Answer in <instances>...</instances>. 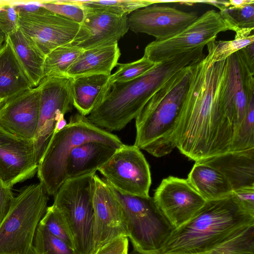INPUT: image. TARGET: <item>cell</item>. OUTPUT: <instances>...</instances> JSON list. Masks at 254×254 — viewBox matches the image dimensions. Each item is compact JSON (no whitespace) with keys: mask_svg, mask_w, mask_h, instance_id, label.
Here are the masks:
<instances>
[{"mask_svg":"<svg viewBox=\"0 0 254 254\" xmlns=\"http://www.w3.org/2000/svg\"><path fill=\"white\" fill-rule=\"evenodd\" d=\"M208 54L191 66L189 85L175 132L176 148L195 162L230 151L220 91L226 59L212 63Z\"/></svg>","mask_w":254,"mask_h":254,"instance_id":"6da1fadb","label":"cell"},{"mask_svg":"<svg viewBox=\"0 0 254 254\" xmlns=\"http://www.w3.org/2000/svg\"><path fill=\"white\" fill-rule=\"evenodd\" d=\"M204 47L193 48L166 60L133 80L110 84L105 95L87 119L108 131L122 130L136 118L149 100L169 79L204 57Z\"/></svg>","mask_w":254,"mask_h":254,"instance_id":"7a4b0ae2","label":"cell"},{"mask_svg":"<svg viewBox=\"0 0 254 254\" xmlns=\"http://www.w3.org/2000/svg\"><path fill=\"white\" fill-rule=\"evenodd\" d=\"M254 225V215L231 195L206 201L187 222L175 229L160 252L165 254H207Z\"/></svg>","mask_w":254,"mask_h":254,"instance_id":"3957f363","label":"cell"},{"mask_svg":"<svg viewBox=\"0 0 254 254\" xmlns=\"http://www.w3.org/2000/svg\"><path fill=\"white\" fill-rule=\"evenodd\" d=\"M193 65L173 76L142 109L135 119L134 145L156 157L169 154L176 148V130Z\"/></svg>","mask_w":254,"mask_h":254,"instance_id":"277c9868","label":"cell"},{"mask_svg":"<svg viewBox=\"0 0 254 254\" xmlns=\"http://www.w3.org/2000/svg\"><path fill=\"white\" fill-rule=\"evenodd\" d=\"M98 141L119 148L123 144L115 134L99 128L79 113L71 116L61 130L54 133L38 164L37 176L49 195H55L66 180L67 159L77 146Z\"/></svg>","mask_w":254,"mask_h":254,"instance_id":"5b68a950","label":"cell"},{"mask_svg":"<svg viewBox=\"0 0 254 254\" xmlns=\"http://www.w3.org/2000/svg\"><path fill=\"white\" fill-rule=\"evenodd\" d=\"M49 195L40 183L23 187L0 224V254H33L38 226Z\"/></svg>","mask_w":254,"mask_h":254,"instance_id":"8992f818","label":"cell"},{"mask_svg":"<svg viewBox=\"0 0 254 254\" xmlns=\"http://www.w3.org/2000/svg\"><path fill=\"white\" fill-rule=\"evenodd\" d=\"M254 44L226 59L220 102L231 151L246 118L249 108L254 102Z\"/></svg>","mask_w":254,"mask_h":254,"instance_id":"52a82bcc","label":"cell"},{"mask_svg":"<svg viewBox=\"0 0 254 254\" xmlns=\"http://www.w3.org/2000/svg\"><path fill=\"white\" fill-rule=\"evenodd\" d=\"M95 174L94 172L66 179L54 195L53 205L67 224L76 254H92L93 252Z\"/></svg>","mask_w":254,"mask_h":254,"instance_id":"ba28073f","label":"cell"},{"mask_svg":"<svg viewBox=\"0 0 254 254\" xmlns=\"http://www.w3.org/2000/svg\"><path fill=\"white\" fill-rule=\"evenodd\" d=\"M111 187L123 208L133 249L142 254L160 252L175 228L153 197L128 195Z\"/></svg>","mask_w":254,"mask_h":254,"instance_id":"9c48e42d","label":"cell"},{"mask_svg":"<svg viewBox=\"0 0 254 254\" xmlns=\"http://www.w3.org/2000/svg\"><path fill=\"white\" fill-rule=\"evenodd\" d=\"M228 30L233 31V27L220 12L209 10L176 35L150 43L146 46L143 57L158 64L190 49L205 46L216 39L219 33Z\"/></svg>","mask_w":254,"mask_h":254,"instance_id":"30bf717a","label":"cell"},{"mask_svg":"<svg viewBox=\"0 0 254 254\" xmlns=\"http://www.w3.org/2000/svg\"><path fill=\"white\" fill-rule=\"evenodd\" d=\"M98 171L111 187L122 193L149 196V165L140 149L134 145L123 144Z\"/></svg>","mask_w":254,"mask_h":254,"instance_id":"8fae6325","label":"cell"},{"mask_svg":"<svg viewBox=\"0 0 254 254\" xmlns=\"http://www.w3.org/2000/svg\"><path fill=\"white\" fill-rule=\"evenodd\" d=\"M71 80L67 77L48 76L43 78L38 85L39 119L33 140L38 164L53 135L57 122L72 109Z\"/></svg>","mask_w":254,"mask_h":254,"instance_id":"7c38bea8","label":"cell"},{"mask_svg":"<svg viewBox=\"0 0 254 254\" xmlns=\"http://www.w3.org/2000/svg\"><path fill=\"white\" fill-rule=\"evenodd\" d=\"M18 12L19 28L46 55L58 47L70 43L80 28V24L46 9L39 1L32 10Z\"/></svg>","mask_w":254,"mask_h":254,"instance_id":"4fadbf2b","label":"cell"},{"mask_svg":"<svg viewBox=\"0 0 254 254\" xmlns=\"http://www.w3.org/2000/svg\"><path fill=\"white\" fill-rule=\"evenodd\" d=\"M153 198L175 229L189 221L206 201L187 179L174 176L162 180Z\"/></svg>","mask_w":254,"mask_h":254,"instance_id":"5bb4252c","label":"cell"},{"mask_svg":"<svg viewBox=\"0 0 254 254\" xmlns=\"http://www.w3.org/2000/svg\"><path fill=\"white\" fill-rule=\"evenodd\" d=\"M94 181L92 254L99 248L116 238L127 237L125 213L120 201L104 179L95 174Z\"/></svg>","mask_w":254,"mask_h":254,"instance_id":"9a60e30c","label":"cell"},{"mask_svg":"<svg viewBox=\"0 0 254 254\" xmlns=\"http://www.w3.org/2000/svg\"><path fill=\"white\" fill-rule=\"evenodd\" d=\"M195 12L156 4L137 9L128 17L129 29L145 33L162 41L171 38L185 29L198 17Z\"/></svg>","mask_w":254,"mask_h":254,"instance_id":"2e32d148","label":"cell"},{"mask_svg":"<svg viewBox=\"0 0 254 254\" xmlns=\"http://www.w3.org/2000/svg\"><path fill=\"white\" fill-rule=\"evenodd\" d=\"M33 139H24L0 127V179L7 187L32 178L37 172Z\"/></svg>","mask_w":254,"mask_h":254,"instance_id":"e0dca14e","label":"cell"},{"mask_svg":"<svg viewBox=\"0 0 254 254\" xmlns=\"http://www.w3.org/2000/svg\"><path fill=\"white\" fill-rule=\"evenodd\" d=\"M40 110L39 86L6 100L0 108V127L24 139L34 140Z\"/></svg>","mask_w":254,"mask_h":254,"instance_id":"ac0fdd59","label":"cell"},{"mask_svg":"<svg viewBox=\"0 0 254 254\" xmlns=\"http://www.w3.org/2000/svg\"><path fill=\"white\" fill-rule=\"evenodd\" d=\"M85 10L84 18L75 37L70 43L74 46L85 50L114 45L129 29L127 16Z\"/></svg>","mask_w":254,"mask_h":254,"instance_id":"d6986e66","label":"cell"},{"mask_svg":"<svg viewBox=\"0 0 254 254\" xmlns=\"http://www.w3.org/2000/svg\"><path fill=\"white\" fill-rule=\"evenodd\" d=\"M198 161L220 171L229 183L233 191L254 187V148L226 152Z\"/></svg>","mask_w":254,"mask_h":254,"instance_id":"ffe728a7","label":"cell"},{"mask_svg":"<svg viewBox=\"0 0 254 254\" xmlns=\"http://www.w3.org/2000/svg\"><path fill=\"white\" fill-rule=\"evenodd\" d=\"M118 148L92 140L80 144L70 152L65 169L66 180L96 171L106 163Z\"/></svg>","mask_w":254,"mask_h":254,"instance_id":"44dd1931","label":"cell"},{"mask_svg":"<svg viewBox=\"0 0 254 254\" xmlns=\"http://www.w3.org/2000/svg\"><path fill=\"white\" fill-rule=\"evenodd\" d=\"M120 56L118 43L83 50L68 69L66 76L74 78L94 74L111 75Z\"/></svg>","mask_w":254,"mask_h":254,"instance_id":"7402d4cb","label":"cell"},{"mask_svg":"<svg viewBox=\"0 0 254 254\" xmlns=\"http://www.w3.org/2000/svg\"><path fill=\"white\" fill-rule=\"evenodd\" d=\"M33 85L7 38L0 48V99L6 100Z\"/></svg>","mask_w":254,"mask_h":254,"instance_id":"603a6c76","label":"cell"},{"mask_svg":"<svg viewBox=\"0 0 254 254\" xmlns=\"http://www.w3.org/2000/svg\"><path fill=\"white\" fill-rule=\"evenodd\" d=\"M110 76L94 74L71 78L73 106L79 114L87 116L104 97L110 86Z\"/></svg>","mask_w":254,"mask_h":254,"instance_id":"cb8c5ba5","label":"cell"},{"mask_svg":"<svg viewBox=\"0 0 254 254\" xmlns=\"http://www.w3.org/2000/svg\"><path fill=\"white\" fill-rule=\"evenodd\" d=\"M187 179L206 201L223 198L233 192L229 183L220 171L199 161L195 162Z\"/></svg>","mask_w":254,"mask_h":254,"instance_id":"d4e9b609","label":"cell"},{"mask_svg":"<svg viewBox=\"0 0 254 254\" xmlns=\"http://www.w3.org/2000/svg\"><path fill=\"white\" fill-rule=\"evenodd\" d=\"M6 38L9 41L33 87H37L43 79L46 55L19 28Z\"/></svg>","mask_w":254,"mask_h":254,"instance_id":"484cf974","label":"cell"},{"mask_svg":"<svg viewBox=\"0 0 254 254\" xmlns=\"http://www.w3.org/2000/svg\"><path fill=\"white\" fill-rule=\"evenodd\" d=\"M83 50L70 43L53 50L46 55L43 78L48 76L67 77L68 69Z\"/></svg>","mask_w":254,"mask_h":254,"instance_id":"4316f807","label":"cell"},{"mask_svg":"<svg viewBox=\"0 0 254 254\" xmlns=\"http://www.w3.org/2000/svg\"><path fill=\"white\" fill-rule=\"evenodd\" d=\"M85 9L109 12L127 16L134 11L155 4L151 0H74Z\"/></svg>","mask_w":254,"mask_h":254,"instance_id":"83f0119b","label":"cell"},{"mask_svg":"<svg viewBox=\"0 0 254 254\" xmlns=\"http://www.w3.org/2000/svg\"><path fill=\"white\" fill-rule=\"evenodd\" d=\"M236 32L235 38H245L253 34L254 29V3L238 9L220 11Z\"/></svg>","mask_w":254,"mask_h":254,"instance_id":"f1b7e54d","label":"cell"},{"mask_svg":"<svg viewBox=\"0 0 254 254\" xmlns=\"http://www.w3.org/2000/svg\"><path fill=\"white\" fill-rule=\"evenodd\" d=\"M33 254H76L75 250L39 224L33 243Z\"/></svg>","mask_w":254,"mask_h":254,"instance_id":"f546056e","label":"cell"},{"mask_svg":"<svg viewBox=\"0 0 254 254\" xmlns=\"http://www.w3.org/2000/svg\"><path fill=\"white\" fill-rule=\"evenodd\" d=\"M39 223L74 250V242L67 224L62 213L53 205L48 207Z\"/></svg>","mask_w":254,"mask_h":254,"instance_id":"4dcf8cb0","label":"cell"},{"mask_svg":"<svg viewBox=\"0 0 254 254\" xmlns=\"http://www.w3.org/2000/svg\"><path fill=\"white\" fill-rule=\"evenodd\" d=\"M207 254H254V225Z\"/></svg>","mask_w":254,"mask_h":254,"instance_id":"1f68e13d","label":"cell"},{"mask_svg":"<svg viewBox=\"0 0 254 254\" xmlns=\"http://www.w3.org/2000/svg\"><path fill=\"white\" fill-rule=\"evenodd\" d=\"M157 64L143 57L133 62L118 63V69L110 76V83L112 84L115 82H123L133 80L145 73Z\"/></svg>","mask_w":254,"mask_h":254,"instance_id":"d6a6232c","label":"cell"},{"mask_svg":"<svg viewBox=\"0 0 254 254\" xmlns=\"http://www.w3.org/2000/svg\"><path fill=\"white\" fill-rule=\"evenodd\" d=\"M46 9L81 24L85 15V10L73 0H44L39 1Z\"/></svg>","mask_w":254,"mask_h":254,"instance_id":"836d02e7","label":"cell"},{"mask_svg":"<svg viewBox=\"0 0 254 254\" xmlns=\"http://www.w3.org/2000/svg\"><path fill=\"white\" fill-rule=\"evenodd\" d=\"M254 42V34L245 38H235L230 41H212L213 55L212 62L225 60L236 52Z\"/></svg>","mask_w":254,"mask_h":254,"instance_id":"e575fe53","label":"cell"},{"mask_svg":"<svg viewBox=\"0 0 254 254\" xmlns=\"http://www.w3.org/2000/svg\"><path fill=\"white\" fill-rule=\"evenodd\" d=\"M19 13L12 1H4L0 5V30L5 38L18 27Z\"/></svg>","mask_w":254,"mask_h":254,"instance_id":"d590c367","label":"cell"},{"mask_svg":"<svg viewBox=\"0 0 254 254\" xmlns=\"http://www.w3.org/2000/svg\"><path fill=\"white\" fill-rule=\"evenodd\" d=\"M232 195L244 210L254 215V187L233 190Z\"/></svg>","mask_w":254,"mask_h":254,"instance_id":"8d00e7d4","label":"cell"},{"mask_svg":"<svg viewBox=\"0 0 254 254\" xmlns=\"http://www.w3.org/2000/svg\"><path fill=\"white\" fill-rule=\"evenodd\" d=\"M127 237L116 238L99 248L94 254H128Z\"/></svg>","mask_w":254,"mask_h":254,"instance_id":"74e56055","label":"cell"},{"mask_svg":"<svg viewBox=\"0 0 254 254\" xmlns=\"http://www.w3.org/2000/svg\"><path fill=\"white\" fill-rule=\"evenodd\" d=\"M14 197L11 188L4 186L0 179V224L8 212Z\"/></svg>","mask_w":254,"mask_h":254,"instance_id":"f35d334b","label":"cell"},{"mask_svg":"<svg viewBox=\"0 0 254 254\" xmlns=\"http://www.w3.org/2000/svg\"><path fill=\"white\" fill-rule=\"evenodd\" d=\"M254 3V0H229L228 1L227 9H238Z\"/></svg>","mask_w":254,"mask_h":254,"instance_id":"ab89813d","label":"cell"},{"mask_svg":"<svg viewBox=\"0 0 254 254\" xmlns=\"http://www.w3.org/2000/svg\"><path fill=\"white\" fill-rule=\"evenodd\" d=\"M67 124L66 121L64 118V116L61 117L56 123L54 133L61 130L66 126Z\"/></svg>","mask_w":254,"mask_h":254,"instance_id":"60d3db41","label":"cell"},{"mask_svg":"<svg viewBox=\"0 0 254 254\" xmlns=\"http://www.w3.org/2000/svg\"><path fill=\"white\" fill-rule=\"evenodd\" d=\"M3 0H0V5L3 3ZM6 40L5 37L3 33L0 30V48L4 44Z\"/></svg>","mask_w":254,"mask_h":254,"instance_id":"b9f144b4","label":"cell"},{"mask_svg":"<svg viewBox=\"0 0 254 254\" xmlns=\"http://www.w3.org/2000/svg\"><path fill=\"white\" fill-rule=\"evenodd\" d=\"M130 254H165L161 253L160 251L159 252L151 253V254H142V253H139L133 249V250L130 253Z\"/></svg>","mask_w":254,"mask_h":254,"instance_id":"7bdbcfd3","label":"cell"},{"mask_svg":"<svg viewBox=\"0 0 254 254\" xmlns=\"http://www.w3.org/2000/svg\"><path fill=\"white\" fill-rule=\"evenodd\" d=\"M5 101V100L0 99V108L2 105V104L4 103V102Z\"/></svg>","mask_w":254,"mask_h":254,"instance_id":"ee69618b","label":"cell"}]
</instances>
